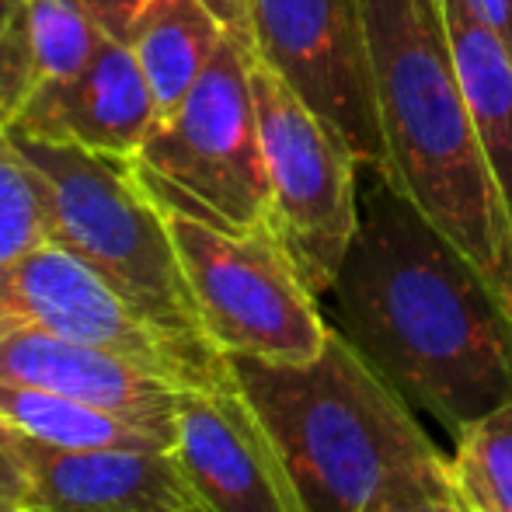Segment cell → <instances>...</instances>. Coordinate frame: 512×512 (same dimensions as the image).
<instances>
[{
    "label": "cell",
    "mask_w": 512,
    "mask_h": 512,
    "mask_svg": "<svg viewBox=\"0 0 512 512\" xmlns=\"http://www.w3.org/2000/svg\"><path fill=\"white\" fill-rule=\"evenodd\" d=\"M450 471L471 512H512V401L453 439Z\"/></svg>",
    "instance_id": "cell-17"
},
{
    "label": "cell",
    "mask_w": 512,
    "mask_h": 512,
    "mask_svg": "<svg viewBox=\"0 0 512 512\" xmlns=\"http://www.w3.org/2000/svg\"><path fill=\"white\" fill-rule=\"evenodd\" d=\"M84 4H88V11L95 14L98 25H102L112 39H126L133 21L140 18L154 0H84ZM209 4L227 18L230 28H244V32H248V0H209Z\"/></svg>",
    "instance_id": "cell-21"
},
{
    "label": "cell",
    "mask_w": 512,
    "mask_h": 512,
    "mask_svg": "<svg viewBox=\"0 0 512 512\" xmlns=\"http://www.w3.org/2000/svg\"><path fill=\"white\" fill-rule=\"evenodd\" d=\"M0 380L32 384L112 411L175 446V408L182 387L105 345L32 328L0 331Z\"/></svg>",
    "instance_id": "cell-12"
},
{
    "label": "cell",
    "mask_w": 512,
    "mask_h": 512,
    "mask_svg": "<svg viewBox=\"0 0 512 512\" xmlns=\"http://www.w3.org/2000/svg\"><path fill=\"white\" fill-rule=\"evenodd\" d=\"M0 418L14 432L60 450H171L168 439L84 401L0 380Z\"/></svg>",
    "instance_id": "cell-16"
},
{
    "label": "cell",
    "mask_w": 512,
    "mask_h": 512,
    "mask_svg": "<svg viewBox=\"0 0 512 512\" xmlns=\"http://www.w3.org/2000/svg\"><path fill=\"white\" fill-rule=\"evenodd\" d=\"M32 506V474L21 457L18 432L0 418V512H28Z\"/></svg>",
    "instance_id": "cell-22"
},
{
    "label": "cell",
    "mask_w": 512,
    "mask_h": 512,
    "mask_svg": "<svg viewBox=\"0 0 512 512\" xmlns=\"http://www.w3.org/2000/svg\"><path fill=\"white\" fill-rule=\"evenodd\" d=\"M11 328L105 345L178 387H209L230 377V359L220 349L171 338L53 241L0 265V331Z\"/></svg>",
    "instance_id": "cell-8"
},
{
    "label": "cell",
    "mask_w": 512,
    "mask_h": 512,
    "mask_svg": "<svg viewBox=\"0 0 512 512\" xmlns=\"http://www.w3.org/2000/svg\"><path fill=\"white\" fill-rule=\"evenodd\" d=\"M251 63V35L230 28L189 98L157 122L133 157V171L164 209L227 230L269 227V175Z\"/></svg>",
    "instance_id": "cell-5"
},
{
    "label": "cell",
    "mask_w": 512,
    "mask_h": 512,
    "mask_svg": "<svg viewBox=\"0 0 512 512\" xmlns=\"http://www.w3.org/2000/svg\"><path fill=\"white\" fill-rule=\"evenodd\" d=\"M11 140L39 175L49 241L81 258L136 314L171 338L213 349L199 328L168 216L140 182L133 161L25 133H11Z\"/></svg>",
    "instance_id": "cell-4"
},
{
    "label": "cell",
    "mask_w": 512,
    "mask_h": 512,
    "mask_svg": "<svg viewBox=\"0 0 512 512\" xmlns=\"http://www.w3.org/2000/svg\"><path fill=\"white\" fill-rule=\"evenodd\" d=\"M324 317L450 439L512 401V307L387 161H359V223Z\"/></svg>",
    "instance_id": "cell-1"
},
{
    "label": "cell",
    "mask_w": 512,
    "mask_h": 512,
    "mask_svg": "<svg viewBox=\"0 0 512 512\" xmlns=\"http://www.w3.org/2000/svg\"><path fill=\"white\" fill-rule=\"evenodd\" d=\"M370 512H471L464 506V499L457 495V488L450 492H411V495H394V499L377 502Z\"/></svg>",
    "instance_id": "cell-23"
},
{
    "label": "cell",
    "mask_w": 512,
    "mask_h": 512,
    "mask_svg": "<svg viewBox=\"0 0 512 512\" xmlns=\"http://www.w3.org/2000/svg\"><path fill=\"white\" fill-rule=\"evenodd\" d=\"M175 457L209 512H304L297 485L234 370L209 387H182Z\"/></svg>",
    "instance_id": "cell-10"
},
{
    "label": "cell",
    "mask_w": 512,
    "mask_h": 512,
    "mask_svg": "<svg viewBox=\"0 0 512 512\" xmlns=\"http://www.w3.org/2000/svg\"><path fill=\"white\" fill-rule=\"evenodd\" d=\"M363 18L387 168L512 307V213L467 112L443 0H363Z\"/></svg>",
    "instance_id": "cell-3"
},
{
    "label": "cell",
    "mask_w": 512,
    "mask_h": 512,
    "mask_svg": "<svg viewBox=\"0 0 512 512\" xmlns=\"http://www.w3.org/2000/svg\"><path fill=\"white\" fill-rule=\"evenodd\" d=\"M227 32V18L209 0H154L133 21L122 42L133 49L147 77L157 122L189 98Z\"/></svg>",
    "instance_id": "cell-14"
},
{
    "label": "cell",
    "mask_w": 512,
    "mask_h": 512,
    "mask_svg": "<svg viewBox=\"0 0 512 512\" xmlns=\"http://www.w3.org/2000/svg\"><path fill=\"white\" fill-rule=\"evenodd\" d=\"M39 84L32 0H0V129L14 126Z\"/></svg>",
    "instance_id": "cell-20"
},
{
    "label": "cell",
    "mask_w": 512,
    "mask_h": 512,
    "mask_svg": "<svg viewBox=\"0 0 512 512\" xmlns=\"http://www.w3.org/2000/svg\"><path fill=\"white\" fill-rule=\"evenodd\" d=\"M227 359L304 512H370L394 495L457 488L418 411L335 328L310 363Z\"/></svg>",
    "instance_id": "cell-2"
},
{
    "label": "cell",
    "mask_w": 512,
    "mask_h": 512,
    "mask_svg": "<svg viewBox=\"0 0 512 512\" xmlns=\"http://www.w3.org/2000/svg\"><path fill=\"white\" fill-rule=\"evenodd\" d=\"M248 35L359 161H384L363 0H248Z\"/></svg>",
    "instance_id": "cell-9"
},
{
    "label": "cell",
    "mask_w": 512,
    "mask_h": 512,
    "mask_svg": "<svg viewBox=\"0 0 512 512\" xmlns=\"http://www.w3.org/2000/svg\"><path fill=\"white\" fill-rule=\"evenodd\" d=\"M32 25L42 84L74 77L108 39L84 0H32Z\"/></svg>",
    "instance_id": "cell-18"
},
{
    "label": "cell",
    "mask_w": 512,
    "mask_h": 512,
    "mask_svg": "<svg viewBox=\"0 0 512 512\" xmlns=\"http://www.w3.org/2000/svg\"><path fill=\"white\" fill-rule=\"evenodd\" d=\"M164 216L213 349L265 363L321 356L331 324L276 230H227L178 209H164Z\"/></svg>",
    "instance_id": "cell-6"
},
{
    "label": "cell",
    "mask_w": 512,
    "mask_h": 512,
    "mask_svg": "<svg viewBox=\"0 0 512 512\" xmlns=\"http://www.w3.org/2000/svg\"><path fill=\"white\" fill-rule=\"evenodd\" d=\"M28 512H209L175 450H60L18 432Z\"/></svg>",
    "instance_id": "cell-13"
},
{
    "label": "cell",
    "mask_w": 512,
    "mask_h": 512,
    "mask_svg": "<svg viewBox=\"0 0 512 512\" xmlns=\"http://www.w3.org/2000/svg\"><path fill=\"white\" fill-rule=\"evenodd\" d=\"M251 88L269 175V227L310 290L324 297L356 237L359 157L258 56L251 63Z\"/></svg>",
    "instance_id": "cell-7"
},
{
    "label": "cell",
    "mask_w": 512,
    "mask_h": 512,
    "mask_svg": "<svg viewBox=\"0 0 512 512\" xmlns=\"http://www.w3.org/2000/svg\"><path fill=\"white\" fill-rule=\"evenodd\" d=\"M474 18H481L512 53V0H464Z\"/></svg>",
    "instance_id": "cell-24"
},
{
    "label": "cell",
    "mask_w": 512,
    "mask_h": 512,
    "mask_svg": "<svg viewBox=\"0 0 512 512\" xmlns=\"http://www.w3.org/2000/svg\"><path fill=\"white\" fill-rule=\"evenodd\" d=\"M46 203L28 157L0 129V265L46 244Z\"/></svg>",
    "instance_id": "cell-19"
},
{
    "label": "cell",
    "mask_w": 512,
    "mask_h": 512,
    "mask_svg": "<svg viewBox=\"0 0 512 512\" xmlns=\"http://www.w3.org/2000/svg\"><path fill=\"white\" fill-rule=\"evenodd\" d=\"M154 126L157 108L133 49L108 35L84 70L39 84L11 133L133 161Z\"/></svg>",
    "instance_id": "cell-11"
},
{
    "label": "cell",
    "mask_w": 512,
    "mask_h": 512,
    "mask_svg": "<svg viewBox=\"0 0 512 512\" xmlns=\"http://www.w3.org/2000/svg\"><path fill=\"white\" fill-rule=\"evenodd\" d=\"M443 18L474 133L512 213V53L464 0H443Z\"/></svg>",
    "instance_id": "cell-15"
}]
</instances>
